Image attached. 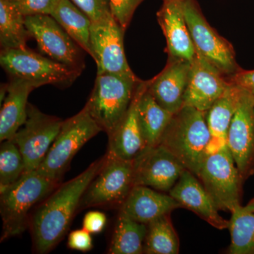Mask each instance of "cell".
I'll return each mask as SVG.
<instances>
[{
	"mask_svg": "<svg viewBox=\"0 0 254 254\" xmlns=\"http://www.w3.org/2000/svg\"><path fill=\"white\" fill-rule=\"evenodd\" d=\"M105 160L106 154L77 177L60 185L38 204L29 222L35 253H49L64 238L78 212L82 197Z\"/></svg>",
	"mask_w": 254,
	"mask_h": 254,
	"instance_id": "obj_1",
	"label": "cell"
},
{
	"mask_svg": "<svg viewBox=\"0 0 254 254\" xmlns=\"http://www.w3.org/2000/svg\"><path fill=\"white\" fill-rule=\"evenodd\" d=\"M60 185L36 170L26 172L19 180L0 190L2 220L1 242L21 235L29 227L31 210Z\"/></svg>",
	"mask_w": 254,
	"mask_h": 254,
	"instance_id": "obj_2",
	"label": "cell"
},
{
	"mask_svg": "<svg viewBox=\"0 0 254 254\" xmlns=\"http://www.w3.org/2000/svg\"><path fill=\"white\" fill-rule=\"evenodd\" d=\"M206 116L207 112L184 105L173 115L160 143L196 177L210 141Z\"/></svg>",
	"mask_w": 254,
	"mask_h": 254,
	"instance_id": "obj_3",
	"label": "cell"
},
{
	"mask_svg": "<svg viewBox=\"0 0 254 254\" xmlns=\"http://www.w3.org/2000/svg\"><path fill=\"white\" fill-rule=\"evenodd\" d=\"M141 80L113 73L97 74L86 105L92 118L109 136L125 116Z\"/></svg>",
	"mask_w": 254,
	"mask_h": 254,
	"instance_id": "obj_4",
	"label": "cell"
},
{
	"mask_svg": "<svg viewBox=\"0 0 254 254\" xmlns=\"http://www.w3.org/2000/svg\"><path fill=\"white\" fill-rule=\"evenodd\" d=\"M103 131L86 106L63 121L58 136L36 171L54 181H61L73 157L87 142Z\"/></svg>",
	"mask_w": 254,
	"mask_h": 254,
	"instance_id": "obj_5",
	"label": "cell"
},
{
	"mask_svg": "<svg viewBox=\"0 0 254 254\" xmlns=\"http://www.w3.org/2000/svg\"><path fill=\"white\" fill-rule=\"evenodd\" d=\"M0 64L10 77L31 82L37 88L53 85L71 86L82 71L50 59L27 48L1 50Z\"/></svg>",
	"mask_w": 254,
	"mask_h": 254,
	"instance_id": "obj_6",
	"label": "cell"
},
{
	"mask_svg": "<svg viewBox=\"0 0 254 254\" xmlns=\"http://www.w3.org/2000/svg\"><path fill=\"white\" fill-rule=\"evenodd\" d=\"M197 177L219 210L232 213L242 205L244 181L227 146L206 155Z\"/></svg>",
	"mask_w": 254,
	"mask_h": 254,
	"instance_id": "obj_7",
	"label": "cell"
},
{
	"mask_svg": "<svg viewBox=\"0 0 254 254\" xmlns=\"http://www.w3.org/2000/svg\"><path fill=\"white\" fill-rule=\"evenodd\" d=\"M182 9L195 51L229 77L242 69L231 43L209 24L195 0H182Z\"/></svg>",
	"mask_w": 254,
	"mask_h": 254,
	"instance_id": "obj_8",
	"label": "cell"
},
{
	"mask_svg": "<svg viewBox=\"0 0 254 254\" xmlns=\"http://www.w3.org/2000/svg\"><path fill=\"white\" fill-rule=\"evenodd\" d=\"M133 161L106 153L103 168L82 197L78 211L92 207H121L134 187Z\"/></svg>",
	"mask_w": 254,
	"mask_h": 254,
	"instance_id": "obj_9",
	"label": "cell"
},
{
	"mask_svg": "<svg viewBox=\"0 0 254 254\" xmlns=\"http://www.w3.org/2000/svg\"><path fill=\"white\" fill-rule=\"evenodd\" d=\"M125 31L112 14L92 22L91 56L97 64V74L113 73L126 77H136L125 55Z\"/></svg>",
	"mask_w": 254,
	"mask_h": 254,
	"instance_id": "obj_10",
	"label": "cell"
},
{
	"mask_svg": "<svg viewBox=\"0 0 254 254\" xmlns=\"http://www.w3.org/2000/svg\"><path fill=\"white\" fill-rule=\"evenodd\" d=\"M63 120L28 103L27 119L11 139L17 145L26 172L36 170L60 131Z\"/></svg>",
	"mask_w": 254,
	"mask_h": 254,
	"instance_id": "obj_11",
	"label": "cell"
},
{
	"mask_svg": "<svg viewBox=\"0 0 254 254\" xmlns=\"http://www.w3.org/2000/svg\"><path fill=\"white\" fill-rule=\"evenodd\" d=\"M30 36L38 48L50 59L83 71L82 50L50 15H33L25 17Z\"/></svg>",
	"mask_w": 254,
	"mask_h": 254,
	"instance_id": "obj_12",
	"label": "cell"
},
{
	"mask_svg": "<svg viewBox=\"0 0 254 254\" xmlns=\"http://www.w3.org/2000/svg\"><path fill=\"white\" fill-rule=\"evenodd\" d=\"M227 146L245 182L254 174V94L242 88L229 128Z\"/></svg>",
	"mask_w": 254,
	"mask_h": 254,
	"instance_id": "obj_13",
	"label": "cell"
},
{
	"mask_svg": "<svg viewBox=\"0 0 254 254\" xmlns=\"http://www.w3.org/2000/svg\"><path fill=\"white\" fill-rule=\"evenodd\" d=\"M134 186L170 192L186 168L163 145L146 148L134 160Z\"/></svg>",
	"mask_w": 254,
	"mask_h": 254,
	"instance_id": "obj_14",
	"label": "cell"
},
{
	"mask_svg": "<svg viewBox=\"0 0 254 254\" xmlns=\"http://www.w3.org/2000/svg\"><path fill=\"white\" fill-rule=\"evenodd\" d=\"M231 84L227 76L196 52L191 62L184 105L208 112Z\"/></svg>",
	"mask_w": 254,
	"mask_h": 254,
	"instance_id": "obj_15",
	"label": "cell"
},
{
	"mask_svg": "<svg viewBox=\"0 0 254 254\" xmlns=\"http://www.w3.org/2000/svg\"><path fill=\"white\" fill-rule=\"evenodd\" d=\"M150 81H140L126 115L108 136L109 145L107 153L111 156L133 161L146 148L138 122V107L140 98L148 89Z\"/></svg>",
	"mask_w": 254,
	"mask_h": 254,
	"instance_id": "obj_16",
	"label": "cell"
},
{
	"mask_svg": "<svg viewBox=\"0 0 254 254\" xmlns=\"http://www.w3.org/2000/svg\"><path fill=\"white\" fill-rule=\"evenodd\" d=\"M157 18L166 39L168 60L193 61L196 52L184 14L182 0L163 1Z\"/></svg>",
	"mask_w": 254,
	"mask_h": 254,
	"instance_id": "obj_17",
	"label": "cell"
},
{
	"mask_svg": "<svg viewBox=\"0 0 254 254\" xmlns=\"http://www.w3.org/2000/svg\"><path fill=\"white\" fill-rule=\"evenodd\" d=\"M194 174L185 170L169 194L183 207L218 230L228 229L229 221L219 214L208 192Z\"/></svg>",
	"mask_w": 254,
	"mask_h": 254,
	"instance_id": "obj_18",
	"label": "cell"
},
{
	"mask_svg": "<svg viewBox=\"0 0 254 254\" xmlns=\"http://www.w3.org/2000/svg\"><path fill=\"white\" fill-rule=\"evenodd\" d=\"M190 68L191 62L168 60L163 71L150 79L148 91L160 106L173 115L183 107Z\"/></svg>",
	"mask_w": 254,
	"mask_h": 254,
	"instance_id": "obj_19",
	"label": "cell"
},
{
	"mask_svg": "<svg viewBox=\"0 0 254 254\" xmlns=\"http://www.w3.org/2000/svg\"><path fill=\"white\" fill-rule=\"evenodd\" d=\"M180 207L170 194L160 193L150 187L136 185L120 207V212L135 221L147 225Z\"/></svg>",
	"mask_w": 254,
	"mask_h": 254,
	"instance_id": "obj_20",
	"label": "cell"
},
{
	"mask_svg": "<svg viewBox=\"0 0 254 254\" xmlns=\"http://www.w3.org/2000/svg\"><path fill=\"white\" fill-rule=\"evenodd\" d=\"M0 111V141L11 139L27 119L28 98L37 88L22 78L10 77Z\"/></svg>",
	"mask_w": 254,
	"mask_h": 254,
	"instance_id": "obj_21",
	"label": "cell"
},
{
	"mask_svg": "<svg viewBox=\"0 0 254 254\" xmlns=\"http://www.w3.org/2000/svg\"><path fill=\"white\" fill-rule=\"evenodd\" d=\"M242 88L232 83L228 89L207 112L210 141L207 154L227 146V134L232 119L237 109Z\"/></svg>",
	"mask_w": 254,
	"mask_h": 254,
	"instance_id": "obj_22",
	"label": "cell"
},
{
	"mask_svg": "<svg viewBox=\"0 0 254 254\" xmlns=\"http://www.w3.org/2000/svg\"><path fill=\"white\" fill-rule=\"evenodd\" d=\"M50 16L56 20L83 51L91 55V18L71 0H56Z\"/></svg>",
	"mask_w": 254,
	"mask_h": 254,
	"instance_id": "obj_23",
	"label": "cell"
},
{
	"mask_svg": "<svg viewBox=\"0 0 254 254\" xmlns=\"http://www.w3.org/2000/svg\"><path fill=\"white\" fill-rule=\"evenodd\" d=\"M173 115L155 101L148 89L143 93L138 103V116L146 148L160 144Z\"/></svg>",
	"mask_w": 254,
	"mask_h": 254,
	"instance_id": "obj_24",
	"label": "cell"
},
{
	"mask_svg": "<svg viewBox=\"0 0 254 254\" xmlns=\"http://www.w3.org/2000/svg\"><path fill=\"white\" fill-rule=\"evenodd\" d=\"M147 225L135 221L120 212L115 222L108 253L141 254L144 248Z\"/></svg>",
	"mask_w": 254,
	"mask_h": 254,
	"instance_id": "obj_25",
	"label": "cell"
},
{
	"mask_svg": "<svg viewBox=\"0 0 254 254\" xmlns=\"http://www.w3.org/2000/svg\"><path fill=\"white\" fill-rule=\"evenodd\" d=\"M25 17L13 0H0V45L1 50L25 48L30 37Z\"/></svg>",
	"mask_w": 254,
	"mask_h": 254,
	"instance_id": "obj_26",
	"label": "cell"
},
{
	"mask_svg": "<svg viewBox=\"0 0 254 254\" xmlns=\"http://www.w3.org/2000/svg\"><path fill=\"white\" fill-rule=\"evenodd\" d=\"M143 252L148 254H179L180 240L170 214L159 217L147 224Z\"/></svg>",
	"mask_w": 254,
	"mask_h": 254,
	"instance_id": "obj_27",
	"label": "cell"
},
{
	"mask_svg": "<svg viewBox=\"0 0 254 254\" xmlns=\"http://www.w3.org/2000/svg\"><path fill=\"white\" fill-rule=\"evenodd\" d=\"M228 229L231 235L230 254H254V213L240 205L232 212Z\"/></svg>",
	"mask_w": 254,
	"mask_h": 254,
	"instance_id": "obj_28",
	"label": "cell"
},
{
	"mask_svg": "<svg viewBox=\"0 0 254 254\" xmlns=\"http://www.w3.org/2000/svg\"><path fill=\"white\" fill-rule=\"evenodd\" d=\"M26 173L24 159L13 139L1 142L0 190L11 186Z\"/></svg>",
	"mask_w": 254,
	"mask_h": 254,
	"instance_id": "obj_29",
	"label": "cell"
},
{
	"mask_svg": "<svg viewBox=\"0 0 254 254\" xmlns=\"http://www.w3.org/2000/svg\"><path fill=\"white\" fill-rule=\"evenodd\" d=\"M144 0H109L112 14L125 31L131 22L133 14Z\"/></svg>",
	"mask_w": 254,
	"mask_h": 254,
	"instance_id": "obj_30",
	"label": "cell"
},
{
	"mask_svg": "<svg viewBox=\"0 0 254 254\" xmlns=\"http://www.w3.org/2000/svg\"><path fill=\"white\" fill-rule=\"evenodd\" d=\"M88 16L92 22L112 14L109 0H71Z\"/></svg>",
	"mask_w": 254,
	"mask_h": 254,
	"instance_id": "obj_31",
	"label": "cell"
},
{
	"mask_svg": "<svg viewBox=\"0 0 254 254\" xmlns=\"http://www.w3.org/2000/svg\"><path fill=\"white\" fill-rule=\"evenodd\" d=\"M24 16L50 15L56 0H13Z\"/></svg>",
	"mask_w": 254,
	"mask_h": 254,
	"instance_id": "obj_32",
	"label": "cell"
},
{
	"mask_svg": "<svg viewBox=\"0 0 254 254\" xmlns=\"http://www.w3.org/2000/svg\"><path fill=\"white\" fill-rule=\"evenodd\" d=\"M67 247L78 252H90L93 248L91 234L83 228L71 232L68 236Z\"/></svg>",
	"mask_w": 254,
	"mask_h": 254,
	"instance_id": "obj_33",
	"label": "cell"
},
{
	"mask_svg": "<svg viewBox=\"0 0 254 254\" xmlns=\"http://www.w3.org/2000/svg\"><path fill=\"white\" fill-rule=\"evenodd\" d=\"M107 225V216L100 211H90L85 215L83 220V228L91 235L103 232Z\"/></svg>",
	"mask_w": 254,
	"mask_h": 254,
	"instance_id": "obj_34",
	"label": "cell"
},
{
	"mask_svg": "<svg viewBox=\"0 0 254 254\" xmlns=\"http://www.w3.org/2000/svg\"><path fill=\"white\" fill-rule=\"evenodd\" d=\"M228 78L233 84L254 93V70L246 71L240 69L238 72L229 76Z\"/></svg>",
	"mask_w": 254,
	"mask_h": 254,
	"instance_id": "obj_35",
	"label": "cell"
},
{
	"mask_svg": "<svg viewBox=\"0 0 254 254\" xmlns=\"http://www.w3.org/2000/svg\"><path fill=\"white\" fill-rule=\"evenodd\" d=\"M243 208L245 210H247V211L254 213V198L251 200L248 204L245 205V206H243Z\"/></svg>",
	"mask_w": 254,
	"mask_h": 254,
	"instance_id": "obj_36",
	"label": "cell"
},
{
	"mask_svg": "<svg viewBox=\"0 0 254 254\" xmlns=\"http://www.w3.org/2000/svg\"><path fill=\"white\" fill-rule=\"evenodd\" d=\"M170 1V0H163V1Z\"/></svg>",
	"mask_w": 254,
	"mask_h": 254,
	"instance_id": "obj_37",
	"label": "cell"
},
{
	"mask_svg": "<svg viewBox=\"0 0 254 254\" xmlns=\"http://www.w3.org/2000/svg\"></svg>",
	"mask_w": 254,
	"mask_h": 254,
	"instance_id": "obj_38",
	"label": "cell"
}]
</instances>
